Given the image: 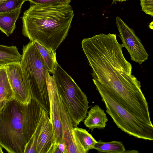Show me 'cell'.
I'll use <instances>...</instances> for the list:
<instances>
[{
	"label": "cell",
	"instance_id": "6da1fadb",
	"mask_svg": "<svg viewBox=\"0 0 153 153\" xmlns=\"http://www.w3.org/2000/svg\"><path fill=\"white\" fill-rule=\"evenodd\" d=\"M82 46L96 88L108 91L128 110L143 103L146 97L140 82L132 74V65L125 58L123 45L118 42L116 34L101 33L84 39Z\"/></svg>",
	"mask_w": 153,
	"mask_h": 153
},
{
	"label": "cell",
	"instance_id": "7a4b0ae2",
	"mask_svg": "<svg viewBox=\"0 0 153 153\" xmlns=\"http://www.w3.org/2000/svg\"><path fill=\"white\" fill-rule=\"evenodd\" d=\"M74 15L69 4H31L21 17L22 33L30 41L56 51L66 37Z\"/></svg>",
	"mask_w": 153,
	"mask_h": 153
},
{
	"label": "cell",
	"instance_id": "3957f363",
	"mask_svg": "<svg viewBox=\"0 0 153 153\" xmlns=\"http://www.w3.org/2000/svg\"><path fill=\"white\" fill-rule=\"evenodd\" d=\"M42 108L32 97L23 104L15 99L0 110V145L10 153H24L36 129Z\"/></svg>",
	"mask_w": 153,
	"mask_h": 153
},
{
	"label": "cell",
	"instance_id": "277c9868",
	"mask_svg": "<svg viewBox=\"0 0 153 153\" xmlns=\"http://www.w3.org/2000/svg\"><path fill=\"white\" fill-rule=\"evenodd\" d=\"M20 63L32 97L49 114L50 107L44 60L33 42L24 45Z\"/></svg>",
	"mask_w": 153,
	"mask_h": 153
},
{
	"label": "cell",
	"instance_id": "5b68a950",
	"mask_svg": "<svg viewBox=\"0 0 153 153\" xmlns=\"http://www.w3.org/2000/svg\"><path fill=\"white\" fill-rule=\"evenodd\" d=\"M53 74L58 94L74 127H76L87 116L89 108L87 97L57 62Z\"/></svg>",
	"mask_w": 153,
	"mask_h": 153
},
{
	"label": "cell",
	"instance_id": "8992f818",
	"mask_svg": "<svg viewBox=\"0 0 153 153\" xmlns=\"http://www.w3.org/2000/svg\"><path fill=\"white\" fill-rule=\"evenodd\" d=\"M97 90L105 105L106 112L118 128L136 138L153 140V126L133 114L106 92Z\"/></svg>",
	"mask_w": 153,
	"mask_h": 153
},
{
	"label": "cell",
	"instance_id": "52a82bcc",
	"mask_svg": "<svg viewBox=\"0 0 153 153\" xmlns=\"http://www.w3.org/2000/svg\"><path fill=\"white\" fill-rule=\"evenodd\" d=\"M116 19L119 36L123 47L127 50L131 60L140 65L142 64L147 59L149 55L141 40L135 34L134 30L120 17H117Z\"/></svg>",
	"mask_w": 153,
	"mask_h": 153
},
{
	"label": "cell",
	"instance_id": "ba28073f",
	"mask_svg": "<svg viewBox=\"0 0 153 153\" xmlns=\"http://www.w3.org/2000/svg\"><path fill=\"white\" fill-rule=\"evenodd\" d=\"M46 71L45 73L48 99L49 102V118L52 123L54 143L63 142L62 129L61 119V108L59 94L53 76Z\"/></svg>",
	"mask_w": 153,
	"mask_h": 153
},
{
	"label": "cell",
	"instance_id": "9c48e42d",
	"mask_svg": "<svg viewBox=\"0 0 153 153\" xmlns=\"http://www.w3.org/2000/svg\"><path fill=\"white\" fill-rule=\"evenodd\" d=\"M4 65L14 99L22 104H28L32 97L25 81L20 62L9 63Z\"/></svg>",
	"mask_w": 153,
	"mask_h": 153
},
{
	"label": "cell",
	"instance_id": "30bf717a",
	"mask_svg": "<svg viewBox=\"0 0 153 153\" xmlns=\"http://www.w3.org/2000/svg\"><path fill=\"white\" fill-rule=\"evenodd\" d=\"M61 108L62 129V140L65 147V153H85L76 142L74 135V127L72 120L59 95Z\"/></svg>",
	"mask_w": 153,
	"mask_h": 153
},
{
	"label": "cell",
	"instance_id": "8fae6325",
	"mask_svg": "<svg viewBox=\"0 0 153 153\" xmlns=\"http://www.w3.org/2000/svg\"><path fill=\"white\" fill-rule=\"evenodd\" d=\"M54 144L52 124L48 116L39 135L36 145V153H48Z\"/></svg>",
	"mask_w": 153,
	"mask_h": 153
},
{
	"label": "cell",
	"instance_id": "7c38bea8",
	"mask_svg": "<svg viewBox=\"0 0 153 153\" xmlns=\"http://www.w3.org/2000/svg\"><path fill=\"white\" fill-rule=\"evenodd\" d=\"M87 113L84 121L86 127L92 130L96 128H103L105 127L108 121L106 114L98 105L93 106Z\"/></svg>",
	"mask_w": 153,
	"mask_h": 153
},
{
	"label": "cell",
	"instance_id": "4fadbf2b",
	"mask_svg": "<svg viewBox=\"0 0 153 153\" xmlns=\"http://www.w3.org/2000/svg\"><path fill=\"white\" fill-rule=\"evenodd\" d=\"M21 8L0 13V30L7 36L13 33L16 28V22L21 13Z\"/></svg>",
	"mask_w": 153,
	"mask_h": 153
},
{
	"label": "cell",
	"instance_id": "5bb4252c",
	"mask_svg": "<svg viewBox=\"0 0 153 153\" xmlns=\"http://www.w3.org/2000/svg\"><path fill=\"white\" fill-rule=\"evenodd\" d=\"M14 99L4 65H0V110L8 101Z\"/></svg>",
	"mask_w": 153,
	"mask_h": 153
},
{
	"label": "cell",
	"instance_id": "9a60e30c",
	"mask_svg": "<svg viewBox=\"0 0 153 153\" xmlns=\"http://www.w3.org/2000/svg\"><path fill=\"white\" fill-rule=\"evenodd\" d=\"M73 133L76 142L85 153L90 150L94 149L97 141L86 130L76 127L74 128Z\"/></svg>",
	"mask_w": 153,
	"mask_h": 153
},
{
	"label": "cell",
	"instance_id": "2e32d148",
	"mask_svg": "<svg viewBox=\"0 0 153 153\" xmlns=\"http://www.w3.org/2000/svg\"><path fill=\"white\" fill-rule=\"evenodd\" d=\"M22 56L16 46L0 45V65L19 62Z\"/></svg>",
	"mask_w": 153,
	"mask_h": 153
},
{
	"label": "cell",
	"instance_id": "e0dca14e",
	"mask_svg": "<svg viewBox=\"0 0 153 153\" xmlns=\"http://www.w3.org/2000/svg\"><path fill=\"white\" fill-rule=\"evenodd\" d=\"M33 42L44 60L47 71L50 73L53 74L56 64L57 62L56 51L45 48L37 42Z\"/></svg>",
	"mask_w": 153,
	"mask_h": 153
},
{
	"label": "cell",
	"instance_id": "ac0fdd59",
	"mask_svg": "<svg viewBox=\"0 0 153 153\" xmlns=\"http://www.w3.org/2000/svg\"><path fill=\"white\" fill-rule=\"evenodd\" d=\"M94 149L99 153H124L126 151L124 145L121 142L113 141L104 142L101 140L97 142Z\"/></svg>",
	"mask_w": 153,
	"mask_h": 153
},
{
	"label": "cell",
	"instance_id": "d6986e66",
	"mask_svg": "<svg viewBox=\"0 0 153 153\" xmlns=\"http://www.w3.org/2000/svg\"><path fill=\"white\" fill-rule=\"evenodd\" d=\"M48 116V113L42 108L39 123L35 131L26 146L24 153H36V148L37 139L42 128Z\"/></svg>",
	"mask_w": 153,
	"mask_h": 153
},
{
	"label": "cell",
	"instance_id": "ffe728a7",
	"mask_svg": "<svg viewBox=\"0 0 153 153\" xmlns=\"http://www.w3.org/2000/svg\"><path fill=\"white\" fill-rule=\"evenodd\" d=\"M27 0H0V13L15 10L22 7Z\"/></svg>",
	"mask_w": 153,
	"mask_h": 153
},
{
	"label": "cell",
	"instance_id": "44dd1931",
	"mask_svg": "<svg viewBox=\"0 0 153 153\" xmlns=\"http://www.w3.org/2000/svg\"><path fill=\"white\" fill-rule=\"evenodd\" d=\"M34 4L62 5L69 4L71 0H27Z\"/></svg>",
	"mask_w": 153,
	"mask_h": 153
},
{
	"label": "cell",
	"instance_id": "7402d4cb",
	"mask_svg": "<svg viewBox=\"0 0 153 153\" xmlns=\"http://www.w3.org/2000/svg\"><path fill=\"white\" fill-rule=\"evenodd\" d=\"M143 11L146 14L153 16V0H140Z\"/></svg>",
	"mask_w": 153,
	"mask_h": 153
},
{
	"label": "cell",
	"instance_id": "603a6c76",
	"mask_svg": "<svg viewBox=\"0 0 153 153\" xmlns=\"http://www.w3.org/2000/svg\"><path fill=\"white\" fill-rule=\"evenodd\" d=\"M58 147L61 153H65V147L63 142H61L57 143Z\"/></svg>",
	"mask_w": 153,
	"mask_h": 153
},
{
	"label": "cell",
	"instance_id": "cb8c5ba5",
	"mask_svg": "<svg viewBox=\"0 0 153 153\" xmlns=\"http://www.w3.org/2000/svg\"><path fill=\"white\" fill-rule=\"evenodd\" d=\"M139 152L136 150H131L126 151L124 153H137Z\"/></svg>",
	"mask_w": 153,
	"mask_h": 153
},
{
	"label": "cell",
	"instance_id": "d4e9b609",
	"mask_svg": "<svg viewBox=\"0 0 153 153\" xmlns=\"http://www.w3.org/2000/svg\"><path fill=\"white\" fill-rule=\"evenodd\" d=\"M127 0H112V4H116L117 1L123 2L126 1Z\"/></svg>",
	"mask_w": 153,
	"mask_h": 153
},
{
	"label": "cell",
	"instance_id": "484cf974",
	"mask_svg": "<svg viewBox=\"0 0 153 153\" xmlns=\"http://www.w3.org/2000/svg\"><path fill=\"white\" fill-rule=\"evenodd\" d=\"M149 27L150 28L152 29H153V22L150 23L149 25Z\"/></svg>",
	"mask_w": 153,
	"mask_h": 153
},
{
	"label": "cell",
	"instance_id": "4316f807",
	"mask_svg": "<svg viewBox=\"0 0 153 153\" xmlns=\"http://www.w3.org/2000/svg\"><path fill=\"white\" fill-rule=\"evenodd\" d=\"M3 152L2 149V147L0 145V153H3Z\"/></svg>",
	"mask_w": 153,
	"mask_h": 153
},
{
	"label": "cell",
	"instance_id": "83f0119b",
	"mask_svg": "<svg viewBox=\"0 0 153 153\" xmlns=\"http://www.w3.org/2000/svg\"></svg>",
	"mask_w": 153,
	"mask_h": 153
}]
</instances>
